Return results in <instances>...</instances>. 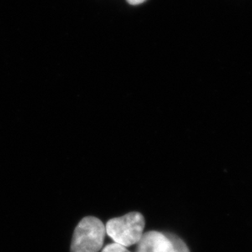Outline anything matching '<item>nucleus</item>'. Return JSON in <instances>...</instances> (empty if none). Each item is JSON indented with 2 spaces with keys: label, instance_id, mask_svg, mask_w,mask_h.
I'll return each mask as SVG.
<instances>
[{
  "label": "nucleus",
  "instance_id": "nucleus-1",
  "mask_svg": "<svg viewBox=\"0 0 252 252\" xmlns=\"http://www.w3.org/2000/svg\"><path fill=\"white\" fill-rule=\"evenodd\" d=\"M145 219L139 212H131L107 222L105 230L114 243L125 248L135 245L142 238Z\"/></svg>",
  "mask_w": 252,
  "mask_h": 252
},
{
  "label": "nucleus",
  "instance_id": "nucleus-2",
  "mask_svg": "<svg viewBox=\"0 0 252 252\" xmlns=\"http://www.w3.org/2000/svg\"><path fill=\"white\" fill-rule=\"evenodd\" d=\"M106 234L100 220L87 217L79 222L73 235L71 252H98L102 248Z\"/></svg>",
  "mask_w": 252,
  "mask_h": 252
},
{
  "label": "nucleus",
  "instance_id": "nucleus-3",
  "mask_svg": "<svg viewBox=\"0 0 252 252\" xmlns=\"http://www.w3.org/2000/svg\"><path fill=\"white\" fill-rule=\"evenodd\" d=\"M136 252H175L171 240L164 233L150 231L144 233Z\"/></svg>",
  "mask_w": 252,
  "mask_h": 252
},
{
  "label": "nucleus",
  "instance_id": "nucleus-4",
  "mask_svg": "<svg viewBox=\"0 0 252 252\" xmlns=\"http://www.w3.org/2000/svg\"><path fill=\"white\" fill-rule=\"evenodd\" d=\"M166 235L171 240L175 252H190L186 243L179 237L175 234H171V233H167Z\"/></svg>",
  "mask_w": 252,
  "mask_h": 252
},
{
  "label": "nucleus",
  "instance_id": "nucleus-5",
  "mask_svg": "<svg viewBox=\"0 0 252 252\" xmlns=\"http://www.w3.org/2000/svg\"><path fill=\"white\" fill-rule=\"evenodd\" d=\"M129 252L126 248L124 246L119 245L117 243H111L110 245L105 246V248H103L102 252Z\"/></svg>",
  "mask_w": 252,
  "mask_h": 252
},
{
  "label": "nucleus",
  "instance_id": "nucleus-6",
  "mask_svg": "<svg viewBox=\"0 0 252 252\" xmlns=\"http://www.w3.org/2000/svg\"><path fill=\"white\" fill-rule=\"evenodd\" d=\"M128 3L131 5H138L142 2H145L146 0H126Z\"/></svg>",
  "mask_w": 252,
  "mask_h": 252
}]
</instances>
